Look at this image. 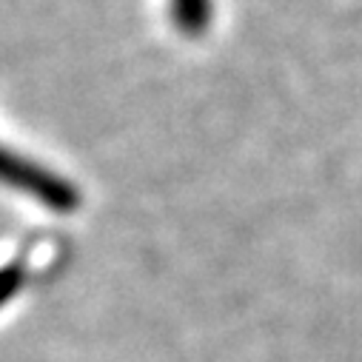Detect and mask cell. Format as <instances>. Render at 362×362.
I'll return each mask as SVG.
<instances>
[{"instance_id": "1", "label": "cell", "mask_w": 362, "mask_h": 362, "mask_svg": "<svg viewBox=\"0 0 362 362\" xmlns=\"http://www.w3.org/2000/svg\"><path fill=\"white\" fill-rule=\"evenodd\" d=\"M0 186H6L18 194L32 197L35 203L52 211H74L80 206V192L66 177L49 171L46 165L6 148L0 143Z\"/></svg>"}, {"instance_id": "2", "label": "cell", "mask_w": 362, "mask_h": 362, "mask_svg": "<svg viewBox=\"0 0 362 362\" xmlns=\"http://www.w3.org/2000/svg\"><path fill=\"white\" fill-rule=\"evenodd\" d=\"M168 15L177 32L186 37H203L211 26L214 0H168Z\"/></svg>"}, {"instance_id": "3", "label": "cell", "mask_w": 362, "mask_h": 362, "mask_svg": "<svg viewBox=\"0 0 362 362\" xmlns=\"http://www.w3.org/2000/svg\"><path fill=\"white\" fill-rule=\"evenodd\" d=\"M26 283V271L21 265H4L0 268V308H4Z\"/></svg>"}]
</instances>
